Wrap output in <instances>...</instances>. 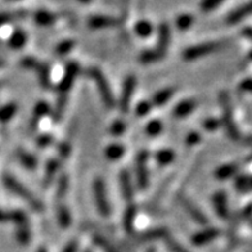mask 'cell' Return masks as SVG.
<instances>
[{"label":"cell","instance_id":"cell-13","mask_svg":"<svg viewBox=\"0 0 252 252\" xmlns=\"http://www.w3.org/2000/svg\"><path fill=\"white\" fill-rule=\"evenodd\" d=\"M120 186H121V192H123V197L126 201H133L134 197V188L131 184V179H130V174L127 170H123L120 174Z\"/></svg>","mask_w":252,"mask_h":252},{"label":"cell","instance_id":"cell-61","mask_svg":"<svg viewBox=\"0 0 252 252\" xmlns=\"http://www.w3.org/2000/svg\"><path fill=\"white\" fill-rule=\"evenodd\" d=\"M250 140H251V143H252V138H251V139H250Z\"/></svg>","mask_w":252,"mask_h":252},{"label":"cell","instance_id":"cell-12","mask_svg":"<svg viewBox=\"0 0 252 252\" xmlns=\"http://www.w3.org/2000/svg\"><path fill=\"white\" fill-rule=\"evenodd\" d=\"M214 206H215L216 214L219 218L226 220L229 218V207H228V198L224 192H218L214 196Z\"/></svg>","mask_w":252,"mask_h":252},{"label":"cell","instance_id":"cell-7","mask_svg":"<svg viewBox=\"0 0 252 252\" xmlns=\"http://www.w3.org/2000/svg\"><path fill=\"white\" fill-rule=\"evenodd\" d=\"M135 87H136L135 76L130 75V76L126 77L125 83H124V87H123V93H121V96H120V110H121V112L126 113L127 111H129L130 102H131V96H133Z\"/></svg>","mask_w":252,"mask_h":252},{"label":"cell","instance_id":"cell-54","mask_svg":"<svg viewBox=\"0 0 252 252\" xmlns=\"http://www.w3.org/2000/svg\"><path fill=\"white\" fill-rule=\"evenodd\" d=\"M242 33L246 37H249V39L252 40V27H246V29H243Z\"/></svg>","mask_w":252,"mask_h":252},{"label":"cell","instance_id":"cell-10","mask_svg":"<svg viewBox=\"0 0 252 252\" xmlns=\"http://www.w3.org/2000/svg\"><path fill=\"white\" fill-rule=\"evenodd\" d=\"M220 234H221V232H220L219 229L206 228L203 229L202 232L197 233V234H194V236L192 237V242L193 245L196 246H203L206 245V243H210L215 238H218Z\"/></svg>","mask_w":252,"mask_h":252},{"label":"cell","instance_id":"cell-17","mask_svg":"<svg viewBox=\"0 0 252 252\" xmlns=\"http://www.w3.org/2000/svg\"><path fill=\"white\" fill-rule=\"evenodd\" d=\"M169 232L165 228H156L147 230V232L142 233L139 236H135L138 241L140 242H146V241H155V239H165L166 237H169Z\"/></svg>","mask_w":252,"mask_h":252},{"label":"cell","instance_id":"cell-2","mask_svg":"<svg viewBox=\"0 0 252 252\" xmlns=\"http://www.w3.org/2000/svg\"><path fill=\"white\" fill-rule=\"evenodd\" d=\"M220 103H221L222 108V121L225 126L226 131H228V135L232 138L233 140L239 139V130L237 127L236 123H234V117H233V106L232 100H230V96L226 92H221L220 93Z\"/></svg>","mask_w":252,"mask_h":252},{"label":"cell","instance_id":"cell-44","mask_svg":"<svg viewBox=\"0 0 252 252\" xmlns=\"http://www.w3.org/2000/svg\"><path fill=\"white\" fill-rule=\"evenodd\" d=\"M21 66H24L25 68H29V70H32V68L36 70L37 66H39V62L36 60H33V58L27 57V58H24L21 61Z\"/></svg>","mask_w":252,"mask_h":252},{"label":"cell","instance_id":"cell-59","mask_svg":"<svg viewBox=\"0 0 252 252\" xmlns=\"http://www.w3.org/2000/svg\"><path fill=\"white\" fill-rule=\"evenodd\" d=\"M85 252H92V251H90V250H87V251H85Z\"/></svg>","mask_w":252,"mask_h":252},{"label":"cell","instance_id":"cell-23","mask_svg":"<svg viewBox=\"0 0 252 252\" xmlns=\"http://www.w3.org/2000/svg\"><path fill=\"white\" fill-rule=\"evenodd\" d=\"M238 173V165L236 163H229L224 165L215 171V176L218 179H228L230 176L236 175Z\"/></svg>","mask_w":252,"mask_h":252},{"label":"cell","instance_id":"cell-29","mask_svg":"<svg viewBox=\"0 0 252 252\" xmlns=\"http://www.w3.org/2000/svg\"><path fill=\"white\" fill-rule=\"evenodd\" d=\"M67 190H68V176L66 174H63L60 178V182H58V186H57V201L58 203L61 202V199L66 196Z\"/></svg>","mask_w":252,"mask_h":252},{"label":"cell","instance_id":"cell-34","mask_svg":"<svg viewBox=\"0 0 252 252\" xmlns=\"http://www.w3.org/2000/svg\"><path fill=\"white\" fill-rule=\"evenodd\" d=\"M135 32L142 37L150 36L151 32H152V25H151L148 21H139V22L135 25Z\"/></svg>","mask_w":252,"mask_h":252},{"label":"cell","instance_id":"cell-15","mask_svg":"<svg viewBox=\"0 0 252 252\" xmlns=\"http://www.w3.org/2000/svg\"><path fill=\"white\" fill-rule=\"evenodd\" d=\"M121 24V20L112 18L108 16H94L89 18V26L92 29H103V27L117 26Z\"/></svg>","mask_w":252,"mask_h":252},{"label":"cell","instance_id":"cell-40","mask_svg":"<svg viewBox=\"0 0 252 252\" xmlns=\"http://www.w3.org/2000/svg\"><path fill=\"white\" fill-rule=\"evenodd\" d=\"M193 22V17L190 14H182V16L178 17L176 20V26L179 27L180 30H186L188 29Z\"/></svg>","mask_w":252,"mask_h":252},{"label":"cell","instance_id":"cell-3","mask_svg":"<svg viewBox=\"0 0 252 252\" xmlns=\"http://www.w3.org/2000/svg\"><path fill=\"white\" fill-rule=\"evenodd\" d=\"M88 75L96 83V87H98L99 94L106 107H108V108L115 107V98H113V94L111 92L110 84L102 73V71L98 70V68H90V70H88Z\"/></svg>","mask_w":252,"mask_h":252},{"label":"cell","instance_id":"cell-49","mask_svg":"<svg viewBox=\"0 0 252 252\" xmlns=\"http://www.w3.org/2000/svg\"><path fill=\"white\" fill-rule=\"evenodd\" d=\"M199 139H201V135L198 133H190L187 136L186 144L187 146H194V144L199 142Z\"/></svg>","mask_w":252,"mask_h":252},{"label":"cell","instance_id":"cell-57","mask_svg":"<svg viewBox=\"0 0 252 252\" xmlns=\"http://www.w3.org/2000/svg\"><path fill=\"white\" fill-rule=\"evenodd\" d=\"M4 66V61L0 60V67H3Z\"/></svg>","mask_w":252,"mask_h":252},{"label":"cell","instance_id":"cell-53","mask_svg":"<svg viewBox=\"0 0 252 252\" xmlns=\"http://www.w3.org/2000/svg\"><path fill=\"white\" fill-rule=\"evenodd\" d=\"M10 14L8 13H0V25H4L7 24V22H9L10 21Z\"/></svg>","mask_w":252,"mask_h":252},{"label":"cell","instance_id":"cell-16","mask_svg":"<svg viewBox=\"0 0 252 252\" xmlns=\"http://www.w3.org/2000/svg\"><path fill=\"white\" fill-rule=\"evenodd\" d=\"M49 112V106H48L47 102H39L35 107V110H33V115L32 119L30 121V133L31 131H35L37 129V126H39L40 120L43 119L47 113Z\"/></svg>","mask_w":252,"mask_h":252},{"label":"cell","instance_id":"cell-27","mask_svg":"<svg viewBox=\"0 0 252 252\" xmlns=\"http://www.w3.org/2000/svg\"><path fill=\"white\" fill-rule=\"evenodd\" d=\"M37 75H39L40 83L44 88H49L50 87V73H49V67L47 64H41L39 63V66L36 68Z\"/></svg>","mask_w":252,"mask_h":252},{"label":"cell","instance_id":"cell-6","mask_svg":"<svg viewBox=\"0 0 252 252\" xmlns=\"http://www.w3.org/2000/svg\"><path fill=\"white\" fill-rule=\"evenodd\" d=\"M148 152L142 151L136 156V182L140 189H146L148 187Z\"/></svg>","mask_w":252,"mask_h":252},{"label":"cell","instance_id":"cell-18","mask_svg":"<svg viewBox=\"0 0 252 252\" xmlns=\"http://www.w3.org/2000/svg\"><path fill=\"white\" fill-rule=\"evenodd\" d=\"M197 107V100L194 99H187L180 102L178 106L174 108L173 116L174 117H186L189 113L192 112Z\"/></svg>","mask_w":252,"mask_h":252},{"label":"cell","instance_id":"cell-25","mask_svg":"<svg viewBox=\"0 0 252 252\" xmlns=\"http://www.w3.org/2000/svg\"><path fill=\"white\" fill-rule=\"evenodd\" d=\"M26 43V33L24 30H16L9 39V47L13 49H20Z\"/></svg>","mask_w":252,"mask_h":252},{"label":"cell","instance_id":"cell-46","mask_svg":"<svg viewBox=\"0 0 252 252\" xmlns=\"http://www.w3.org/2000/svg\"><path fill=\"white\" fill-rule=\"evenodd\" d=\"M53 140V136L49 135V134H44V135H41L39 139H37V146H39L40 148H41V147L44 148V147H48L49 144H52Z\"/></svg>","mask_w":252,"mask_h":252},{"label":"cell","instance_id":"cell-41","mask_svg":"<svg viewBox=\"0 0 252 252\" xmlns=\"http://www.w3.org/2000/svg\"><path fill=\"white\" fill-rule=\"evenodd\" d=\"M30 229H29V225L24 226H18V230H17V238L21 243H27L30 241Z\"/></svg>","mask_w":252,"mask_h":252},{"label":"cell","instance_id":"cell-35","mask_svg":"<svg viewBox=\"0 0 252 252\" xmlns=\"http://www.w3.org/2000/svg\"><path fill=\"white\" fill-rule=\"evenodd\" d=\"M156 159H157V162H158L161 166L169 165V163L174 159V152L170 150L158 151L156 155Z\"/></svg>","mask_w":252,"mask_h":252},{"label":"cell","instance_id":"cell-38","mask_svg":"<svg viewBox=\"0 0 252 252\" xmlns=\"http://www.w3.org/2000/svg\"><path fill=\"white\" fill-rule=\"evenodd\" d=\"M161 130H162V124L159 120H152L146 127V131L148 133V135L151 136H156L161 133Z\"/></svg>","mask_w":252,"mask_h":252},{"label":"cell","instance_id":"cell-1","mask_svg":"<svg viewBox=\"0 0 252 252\" xmlns=\"http://www.w3.org/2000/svg\"><path fill=\"white\" fill-rule=\"evenodd\" d=\"M3 182L9 190H12L13 193H16L17 196L21 197L22 199H25V201L30 205L31 209L35 210V211H39V213L40 211H43L44 205L41 203V201L33 196L32 193H31L24 184H21L16 178H13L12 175H8L7 174V175H4Z\"/></svg>","mask_w":252,"mask_h":252},{"label":"cell","instance_id":"cell-22","mask_svg":"<svg viewBox=\"0 0 252 252\" xmlns=\"http://www.w3.org/2000/svg\"><path fill=\"white\" fill-rule=\"evenodd\" d=\"M17 156L20 158L21 163L30 170H35L37 166V159L31 155V153L26 152L25 150H18L17 151Z\"/></svg>","mask_w":252,"mask_h":252},{"label":"cell","instance_id":"cell-39","mask_svg":"<svg viewBox=\"0 0 252 252\" xmlns=\"http://www.w3.org/2000/svg\"><path fill=\"white\" fill-rule=\"evenodd\" d=\"M163 241H165V243L167 245V247H169V250L171 252H189L188 250L184 249L179 242H176L175 239H173L170 236L166 237Z\"/></svg>","mask_w":252,"mask_h":252},{"label":"cell","instance_id":"cell-20","mask_svg":"<svg viewBox=\"0 0 252 252\" xmlns=\"http://www.w3.org/2000/svg\"><path fill=\"white\" fill-rule=\"evenodd\" d=\"M57 218H58V222H60L61 228L66 229L71 225V214L66 206L62 205V203H58Z\"/></svg>","mask_w":252,"mask_h":252},{"label":"cell","instance_id":"cell-28","mask_svg":"<svg viewBox=\"0 0 252 252\" xmlns=\"http://www.w3.org/2000/svg\"><path fill=\"white\" fill-rule=\"evenodd\" d=\"M35 20L39 25H43V26H48V25L53 24L56 21V14L47 12V10H40L35 14Z\"/></svg>","mask_w":252,"mask_h":252},{"label":"cell","instance_id":"cell-48","mask_svg":"<svg viewBox=\"0 0 252 252\" xmlns=\"http://www.w3.org/2000/svg\"><path fill=\"white\" fill-rule=\"evenodd\" d=\"M58 152L62 157H67L71 153V144L70 143H61L58 146Z\"/></svg>","mask_w":252,"mask_h":252},{"label":"cell","instance_id":"cell-31","mask_svg":"<svg viewBox=\"0 0 252 252\" xmlns=\"http://www.w3.org/2000/svg\"><path fill=\"white\" fill-rule=\"evenodd\" d=\"M236 188L241 192H249L252 190V176L241 175L236 180Z\"/></svg>","mask_w":252,"mask_h":252},{"label":"cell","instance_id":"cell-32","mask_svg":"<svg viewBox=\"0 0 252 252\" xmlns=\"http://www.w3.org/2000/svg\"><path fill=\"white\" fill-rule=\"evenodd\" d=\"M67 104V95H58V99H57L56 108H54V120L56 121H60L63 116V112H64V108H66Z\"/></svg>","mask_w":252,"mask_h":252},{"label":"cell","instance_id":"cell-60","mask_svg":"<svg viewBox=\"0 0 252 252\" xmlns=\"http://www.w3.org/2000/svg\"><path fill=\"white\" fill-rule=\"evenodd\" d=\"M1 85H3V83H0V88H1Z\"/></svg>","mask_w":252,"mask_h":252},{"label":"cell","instance_id":"cell-8","mask_svg":"<svg viewBox=\"0 0 252 252\" xmlns=\"http://www.w3.org/2000/svg\"><path fill=\"white\" fill-rule=\"evenodd\" d=\"M77 73H79V64L75 62H71L68 66L66 67V72L63 76L62 81H61L58 90H60V95H67L68 92L71 90L73 85V81L76 79Z\"/></svg>","mask_w":252,"mask_h":252},{"label":"cell","instance_id":"cell-30","mask_svg":"<svg viewBox=\"0 0 252 252\" xmlns=\"http://www.w3.org/2000/svg\"><path fill=\"white\" fill-rule=\"evenodd\" d=\"M124 153H125V147L121 144H111L106 150V155L110 159H119L120 157L124 156Z\"/></svg>","mask_w":252,"mask_h":252},{"label":"cell","instance_id":"cell-24","mask_svg":"<svg viewBox=\"0 0 252 252\" xmlns=\"http://www.w3.org/2000/svg\"><path fill=\"white\" fill-rule=\"evenodd\" d=\"M61 162L58 159H50L47 165V169H45V179H44V183L45 186H49L52 180H53L54 175L57 174L58 169H60Z\"/></svg>","mask_w":252,"mask_h":252},{"label":"cell","instance_id":"cell-51","mask_svg":"<svg viewBox=\"0 0 252 252\" xmlns=\"http://www.w3.org/2000/svg\"><path fill=\"white\" fill-rule=\"evenodd\" d=\"M239 90L246 92V93H252V79L243 80L239 85Z\"/></svg>","mask_w":252,"mask_h":252},{"label":"cell","instance_id":"cell-9","mask_svg":"<svg viewBox=\"0 0 252 252\" xmlns=\"http://www.w3.org/2000/svg\"><path fill=\"white\" fill-rule=\"evenodd\" d=\"M180 203H182L183 209L186 210L187 213L189 214V216H190L194 221H197L198 224H201V225H207V224H209L207 216H206L205 214L192 202V201H189L186 197H182V198H180Z\"/></svg>","mask_w":252,"mask_h":252},{"label":"cell","instance_id":"cell-37","mask_svg":"<svg viewBox=\"0 0 252 252\" xmlns=\"http://www.w3.org/2000/svg\"><path fill=\"white\" fill-rule=\"evenodd\" d=\"M73 47H75V41H72V40L63 41V43H61L60 45L56 48V56H58V57L66 56V54L68 53V52H70Z\"/></svg>","mask_w":252,"mask_h":252},{"label":"cell","instance_id":"cell-33","mask_svg":"<svg viewBox=\"0 0 252 252\" xmlns=\"http://www.w3.org/2000/svg\"><path fill=\"white\" fill-rule=\"evenodd\" d=\"M162 58L163 57L161 56L156 49L143 52L139 57V60L142 63H153V62H157V61L159 60H162Z\"/></svg>","mask_w":252,"mask_h":252},{"label":"cell","instance_id":"cell-50","mask_svg":"<svg viewBox=\"0 0 252 252\" xmlns=\"http://www.w3.org/2000/svg\"><path fill=\"white\" fill-rule=\"evenodd\" d=\"M79 250V241L77 239H72L71 242L66 245V247L63 249L62 252H77Z\"/></svg>","mask_w":252,"mask_h":252},{"label":"cell","instance_id":"cell-4","mask_svg":"<svg viewBox=\"0 0 252 252\" xmlns=\"http://www.w3.org/2000/svg\"><path fill=\"white\" fill-rule=\"evenodd\" d=\"M224 45H225L224 41H209V43H202L198 44V45H193V47L184 50L183 57H184V60L188 61L197 60V58H201V57L215 53L216 50L221 49Z\"/></svg>","mask_w":252,"mask_h":252},{"label":"cell","instance_id":"cell-43","mask_svg":"<svg viewBox=\"0 0 252 252\" xmlns=\"http://www.w3.org/2000/svg\"><path fill=\"white\" fill-rule=\"evenodd\" d=\"M126 130V124L124 121H116L113 123L112 127H111V133L112 135H121Z\"/></svg>","mask_w":252,"mask_h":252},{"label":"cell","instance_id":"cell-56","mask_svg":"<svg viewBox=\"0 0 252 252\" xmlns=\"http://www.w3.org/2000/svg\"><path fill=\"white\" fill-rule=\"evenodd\" d=\"M146 252H156V250H155V249H150V250H147Z\"/></svg>","mask_w":252,"mask_h":252},{"label":"cell","instance_id":"cell-21","mask_svg":"<svg viewBox=\"0 0 252 252\" xmlns=\"http://www.w3.org/2000/svg\"><path fill=\"white\" fill-rule=\"evenodd\" d=\"M174 89L173 88H166V89L159 90L158 93H156L152 98V106H163L167 100L173 96Z\"/></svg>","mask_w":252,"mask_h":252},{"label":"cell","instance_id":"cell-55","mask_svg":"<svg viewBox=\"0 0 252 252\" xmlns=\"http://www.w3.org/2000/svg\"><path fill=\"white\" fill-rule=\"evenodd\" d=\"M37 252H47V250L44 249V247H40V249H39V251H37Z\"/></svg>","mask_w":252,"mask_h":252},{"label":"cell","instance_id":"cell-58","mask_svg":"<svg viewBox=\"0 0 252 252\" xmlns=\"http://www.w3.org/2000/svg\"><path fill=\"white\" fill-rule=\"evenodd\" d=\"M250 60H252V50H251V53H250Z\"/></svg>","mask_w":252,"mask_h":252},{"label":"cell","instance_id":"cell-14","mask_svg":"<svg viewBox=\"0 0 252 252\" xmlns=\"http://www.w3.org/2000/svg\"><path fill=\"white\" fill-rule=\"evenodd\" d=\"M252 14V1L251 3L243 4L242 7L237 8L236 10H233L232 13L226 17V24L234 25L237 22H239L241 20L246 18L247 16H251Z\"/></svg>","mask_w":252,"mask_h":252},{"label":"cell","instance_id":"cell-5","mask_svg":"<svg viewBox=\"0 0 252 252\" xmlns=\"http://www.w3.org/2000/svg\"><path fill=\"white\" fill-rule=\"evenodd\" d=\"M93 190H94V197H95V203L96 209L103 215L104 218L110 216L111 214V207L108 198H107V192H106V184L100 178H96L93 183Z\"/></svg>","mask_w":252,"mask_h":252},{"label":"cell","instance_id":"cell-42","mask_svg":"<svg viewBox=\"0 0 252 252\" xmlns=\"http://www.w3.org/2000/svg\"><path fill=\"white\" fill-rule=\"evenodd\" d=\"M151 108H152V103L151 102H140L138 106H136V115L139 117L146 116L147 113L150 112Z\"/></svg>","mask_w":252,"mask_h":252},{"label":"cell","instance_id":"cell-26","mask_svg":"<svg viewBox=\"0 0 252 252\" xmlns=\"http://www.w3.org/2000/svg\"><path fill=\"white\" fill-rule=\"evenodd\" d=\"M16 112V103H9L7 106L1 107V108H0V123H7V121H9V120L14 116V113Z\"/></svg>","mask_w":252,"mask_h":252},{"label":"cell","instance_id":"cell-52","mask_svg":"<svg viewBox=\"0 0 252 252\" xmlns=\"http://www.w3.org/2000/svg\"><path fill=\"white\" fill-rule=\"evenodd\" d=\"M242 215H243V218H246V219L252 215V203H250V205L246 206L245 210H243Z\"/></svg>","mask_w":252,"mask_h":252},{"label":"cell","instance_id":"cell-45","mask_svg":"<svg viewBox=\"0 0 252 252\" xmlns=\"http://www.w3.org/2000/svg\"><path fill=\"white\" fill-rule=\"evenodd\" d=\"M221 4V1H205V3L201 4V9H202V12H205V13H207V12H213L215 8H218Z\"/></svg>","mask_w":252,"mask_h":252},{"label":"cell","instance_id":"cell-11","mask_svg":"<svg viewBox=\"0 0 252 252\" xmlns=\"http://www.w3.org/2000/svg\"><path fill=\"white\" fill-rule=\"evenodd\" d=\"M171 33H170V27L167 24H161L158 27V45L156 50L162 57H165L166 50L169 48Z\"/></svg>","mask_w":252,"mask_h":252},{"label":"cell","instance_id":"cell-19","mask_svg":"<svg viewBox=\"0 0 252 252\" xmlns=\"http://www.w3.org/2000/svg\"><path fill=\"white\" fill-rule=\"evenodd\" d=\"M136 205H130L124 214V228L127 233H134V222L136 219Z\"/></svg>","mask_w":252,"mask_h":252},{"label":"cell","instance_id":"cell-47","mask_svg":"<svg viewBox=\"0 0 252 252\" xmlns=\"http://www.w3.org/2000/svg\"><path fill=\"white\" fill-rule=\"evenodd\" d=\"M220 124L221 123L218 121L216 119H207L205 123H203V126H205V129L210 130V131H214V130H216L218 127H219Z\"/></svg>","mask_w":252,"mask_h":252},{"label":"cell","instance_id":"cell-36","mask_svg":"<svg viewBox=\"0 0 252 252\" xmlns=\"http://www.w3.org/2000/svg\"><path fill=\"white\" fill-rule=\"evenodd\" d=\"M93 241L98 245V247H99L103 252H117V250L115 249V247H113V246L111 245L106 238H104V237L95 236L93 238Z\"/></svg>","mask_w":252,"mask_h":252}]
</instances>
